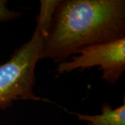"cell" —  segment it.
<instances>
[{
  "mask_svg": "<svg viewBox=\"0 0 125 125\" xmlns=\"http://www.w3.org/2000/svg\"><path fill=\"white\" fill-rule=\"evenodd\" d=\"M40 2V11L37 18V26L42 29L46 38L59 0H41Z\"/></svg>",
  "mask_w": 125,
  "mask_h": 125,
  "instance_id": "obj_5",
  "label": "cell"
},
{
  "mask_svg": "<svg viewBox=\"0 0 125 125\" xmlns=\"http://www.w3.org/2000/svg\"><path fill=\"white\" fill-rule=\"evenodd\" d=\"M78 120L87 122L88 125H125V104L113 108L108 103L102 106V113L97 115H88L70 113Z\"/></svg>",
  "mask_w": 125,
  "mask_h": 125,
  "instance_id": "obj_4",
  "label": "cell"
},
{
  "mask_svg": "<svg viewBox=\"0 0 125 125\" xmlns=\"http://www.w3.org/2000/svg\"><path fill=\"white\" fill-rule=\"evenodd\" d=\"M71 61L58 64L55 72L60 75L76 70L99 67L102 78L110 85H115L125 71V38L109 42L83 47Z\"/></svg>",
  "mask_w": 125,
  "mask_h": 125,
  "instance_id": "obj_3",
  "label": "cell"
},
{
  "mask_svg": "<svg viewBox=\"0 0 125 125\" xmlns=\"http://www.w3.org/2000/svg\"><path fill=\"white\" fill-rule=\"evenodd\" d=\"M21 13L10 10L7 6V1L0 0V21L5 22L19 18Z\"/></svg>",
  "mask_w": 125,
  "mask_h": 125,
  "instance_id": "obj_6",
  "label": "cell"
},
{
  "mask_svg": "<svg viewBox=\"0 0 125 125\" xmlns=\"http://www.w3.org/2000/svg\"><path fill=\"white\" fill-rule=\"evenodd\" d=\"M45 38L43 31L36 26L30 40L16 49L7 62L0 65V109L6 110L19 99L49 102L33 91L36 67Z\"/></svg>",
  "mask_w": 125,
  "mask_h": 125,
  "instance_id": "obj_2",
  "label": "cell"
},
{
  "mask_svg": "<svg viewBox=\"0 0 125 125\" xmlns=\"http://www.w3.org/2000/svg\"><path fill=\"white\" fill-rule=\"evenodd\" d=\"M125 38V0H59L40 60H69L81 49Z\"/></svg>",
  "mask_w": 125,
  "mask_h": 125,
  "instance_id": "obj_1",
  "label": "cell"
}]
</instances>
